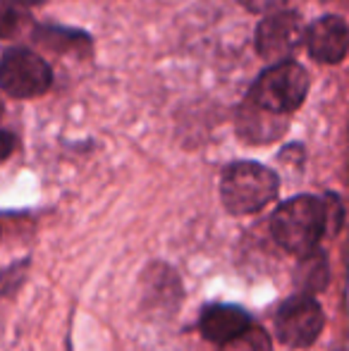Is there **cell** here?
Listing matches in <instances>:
<instances>
[{"instance_id": "cell-1", "label": "cell", "mask_w": 349, "mask_h": 351, "mask_svg": "<svg viewBox=\"0 0 349 351\" xmlns=\"http://www.w3.org/2000/svg\"><path fill=\"white\" fill-rule=\"evenodd\" d=\"M270 232L289 254H313L326 234V201L316 196H294L285 201L270 217Z\"/></svg>"}, {"instance_id": "cell-2", "label": "cell", "mask_w": 349, "mask_h": 351, "mask_svg": "<svg viewBox=\"0 0 349 351\" xmlns=\"http://www.w3.org/2000/svg\"><path fill=\"white\" fill-rule=\"evenodd\" d=\"M278 175L261 162H234L223 172L220 199L232 215H249L265 208L278 194Z\"/></svg>"}, {"instance_id": "cell-3", "label": "cell", "mask_w": 349, "mask_h": 351, "mask_svg": "<svg viewBox=\"0 0 349 351\" xmlns=\"http://www.w3.org/2000/svg\"><path fill=\"white\" fill-rule=\"evenodd\" d=\"M309 93V74L299 62L282 60L275 62L270 70L261 74L256 84H254L252 98L254 103L263 106L265 110H273L278 115H289L304 103Z\"/></svg>"}, {"instance_id": "cell-4", "label": "cell", "mask_w": 349, "mask_h": 351, "mask_svg": "<svg viewBox=\"0 0 349 351\" xmlns=\"http://www.w3.org/2000/svg\"><path fill=\"white\" fill-rule=\"evenodd\" d=\"M53 72L41 56L12 48L0 58V86L12 98H36L51 88Z\"/></svg>"}, {"instance_id": "cell-5", "label": "cell", "mask_w": 349, "mask_h": 351, "mask_svg": "<svg viewBox=\"0 0 349 351\" xmlns=\"http://www.w3.org/2000/svg\"><path fill=\"white\" fill-rule=\"evenodd\" d=\"M323 308L311 294H299L287 299L275 315V335L282 344L304 349L316 342L323 330Z\"/></svg>"}, {"instance_id": "cell-6", "label": "cell", "mask_w": 349, "mask_h": 351, "mask_svg": "<svg viewBox=\"0 0 349 351\" xmlns=\"http://www.w3.org/2000/svg\"><path fill=\"white\" fill-rule=\"evenodd\" d=\"M304 41V27L299 14L294 12H270L256 29V51L263 60L282 62L297 53Z\"/></svg>"}, {"instance_id": "cell-7", "label": "cell", "mask_w": 349, "mask_h": 351, "mask_svg": "<svg viewBox=\"0 0 349 351\" xmlns=\"http://www.w3.org/2000/svg\"><path fill=\"white\" fill-rule=\"evenodd\" d=\"M304 41L311 53L313 60L326 62V65H337L349 53V29L340 17H321L309 27L304 34Z\"/></svg>"}, {"instance_id": "cell-8", "label": "cell", "mask_w": 349, "mask_h": 351, "mask_svg": "<svg viewBox=\"0 0 349 351\" xmlns=\"http://www.w3.org/2000/svg\"><path fill=\"white\" fill-rule=\"evenodd\" d=\"M249 325H252V318H249L247 311L239 308V306H228V304L208 306V308L201 313V320H199L201 335L213 344L228 342L234 335L247 330Z\"/></svg>"}, {"instance_id": "cell-9", "label": "cell", "mask_w": 349, "mask_h": 351, "mask_svg": "<svg viewBox=\"0 0 349 351\" xmlns=\"http://www.w3.org/2000/svg\"><path fill=\"white\" fill-rule=\"evenodd\" d=\"M285 130H287L285 115H278V112H273V110H265L263 106L254 103L252 98L244 103L242 112H239V132H242L244 139H249L254 143L275 141Z\"/></svg>"}, {"instance_id": "cell-10", "label": "cell", "mask_w": 349, "mask_h": 351, "mask_svg": "<svg viewBox=\"0 0 349 351\" xmlns=\"http://www.w3.org/2000/svg\"><path fill=\"white\" fill-rule=\"evenodd\" d=\"M220 351H273V344H270V337L263 328L249 325L247 330L220 344Z\"/></svg>"}, {"instance_id": "cell-11", "label": "cell", "mask_w": 349, "mask_h": 351, "mask_svg": "<svg viewBox=\"0 0 349 351\" xmlns=\"http://www.w3.org/2000/svg\"><path fill=\"white\" fill-rule=\"evenodd\" d=\"M304 263H302V273H299V285L304 287V294H311V291L321 289L328 280V268H326V261H323L321 254H309L302 256Z\"/></svg>"}, {"instance_id": "cell-12", "label": "cell", "mask_w": 349, "mask_h": 351, "mask_svg": "<svg viewBox=\"0 0 349 351\" xmlns=\"http://www.w3.org/2000/svg\"><path fill=\"white\" fill-rule=\"evenodd\" d=\"M27 22L22 0H0V38H10Z\"/></svg>"}, {"instance_id": "cell-13", "label": "cell", "mask_w": 349, "mask_h": 351, "mask_svg": "<svg viewBox=\"0 0 349 351\" xmlns=\"http://www.w3.org/2000/svg\"><path fill=\"white\" fill-rule=\"evenodd\" d=\"M244 5V10L249 12H256V14H270V12H278L282 10V5L287 0H239Z\"/></svg>"}, {"instance_id": "cell-14", "label": "cell", "mask_w": 349, "mask_h": 351, "mask_svg": "<svg viewBox=\"0 0 349 351\" xmlns=\"http://www.w3.org/2000/svg\"><path fill=\"white\" fill-rule=\"evenodd\" d=\"M14 151V136L10 132H0V162L8 160Z\"/></svg>"}, {"instance_id": "cell-15", "label": "cell", "mask_w": 349, "mask_h": 351, "mask_svg": "<svg viewBox=\"0 0 349 351\" xmlns=\"http://www.w3.org/2000/svg\"><path fill=\"white\" fill-rule=\"evenodd\" d=\"M24 5H41V3H46V0H22Z\"/></svg>"}]
</instances>
